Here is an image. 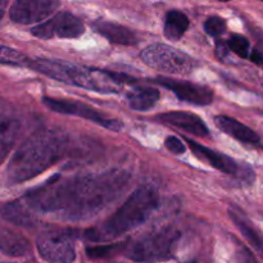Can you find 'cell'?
<instances>
[{"label": "cell", "instance_id": "1", "mask_svg": "<svg viewBox=\"0 0 263 263\" xmlns=\"http://www.w3.org/2000/svg\"><path fill=\"white\" fill-rule=\"evenodd\" d=\"M67 139L54 131H39L17 149L7 167V181L18 184L37 176L64 156Z\"/></svg>", "mask_w": 263, "mask_h": 263}, {"label": "cell", "instance_id": "2", "mask_svg": "<svg viewBox=\"0 0 263 263\" xmlns=\"http://www.w3.org/2000/svg\"><path fill=\"white\" fill-rule=\"evenodd\" d=\"M159 205L158 193L152 186L136 189L104 223L85 231L90 241H107L143 225Z\"/></svg>", "mask_w": 263, "mask_h": 263}, {"label": "cell", "instance_id": "3", "mask_svg": "<svg viewBox=\"0 0 263 263\" xmlns=\"http://www.w3.org/2000/svg\"><path fill=\"white\" fill-rule=\"evenodd\" d=\"M130 180L131 175L126 171H108L105 174L82 176L77 202L63 212V218L80 221L97 215L122 194Z\"/></svg>", "mask_w": 263, "mask_h": 263}, {"label": "cell", "instance_id": "4", "mask_svg": "<svg viewBox=\"0 0 263 263\" xmlns=\"http://www.w3.org/2000/svg\"><path fill=\"white\" fill-rule=\"evenodd\" d=\"M28 68L51 77L57 81L90 90V91L103 92V94L118 92L115 85H110V82L113 81L104 73L103 69L84 68L76 64L68 63V62L48 58H37L35 61H30Z\"/></svg>", "mask_w": 263, "mask_h": 263}, {"label": "cell", "instance_id": "5", "mask_svg": "<svg viewBox=\"0 0 263 263\" xmlns=\"http://www.w3.org/2000/svg\"><path fill=\"white\" fill-rule=\"evenodd\" d=\"M180 231L172 226L145 234L126 249V256L139 263L168 261L175 257V249L180 240Z\"/></svg>", "mask_w": 263, "mask_h": 263}, {"label": "cell", "instance_id": "6", "mask_svg": "<svg viewBox=\"0 0 263 263\" xmlns=\"http://www.w3.org/2000/svg\"><path fill=\"white\" fill-rule=\"evenodd\" d=\"M140 57L146 66L170 74H189L195 67L192 57L166 44H152Z\"/></svg>", "mask_w": 263, "mask_h": 263}, {"label": "cell", "instance_id": "7", "mask_svg": "<svg viewBox=\"0 0 263 263\" xmlns=\"http://www.w3.org/2000/svg\"><path fill=\"white\" fill-rule=\"evenodd\" d=\"M36 248L41 258L48 263H72L76 258L74 236L69 230L44 231L36 239Z\"/></svg>", "mask_w": 263, "mask_h": 263}, {"label": "cell", "instance_id": "8", "mask_svg": "<svg viewBox=\"0 0 263 263\" xmlns=\"http://www.w3.org/2000/svg\"><path fill=\"white\" fill-rule=\"evenodd\" d=\"M43 103L45 107H48L53 112L85 118V120L91 121V122L97 123V125L102 126V127L107 128L109 131L118 133V131H121L123 128V123L121 121L108 117V116L98 112L95 108L84 104V103L76 102V100L54 99V98L44 97Z\"/></svg>", "mask_w": 263, "mask_h": 263}, {"label": "cell", "instance_id": "9", "mask_svg": "<svg viewBox=\"0 0 263 263\" xmlns=\"http://www.w3.org/2000/svg\"><path fill=\"white\" fill-rule=\"evenodd\" d=\"M184 141H186L190 151L197 158L208 163L213 168L218 170L226 175H230V176L240 177L247 182H252L254 180V174L248 164H239L235 159L230 158L226 154L207 148V146L202 145V144L197 143L189 138H184Z\"/></svg>", "mask_w": 263, "mask_h": 263}, {"label": "cell", "instance_id": "10", "mask_svg": "<svg viewBox=\"0 0 263 263\" xmlns=\"http://www.w3.org/2000/svg\"><path fill=\"white\" fill-rule=\"evenodd\" d=\"M85 32V26L77 15L69 12H59L50 20L31 28V33L41 40L53 37L77 39Z\"/></svg>", "mask_w": 263, "mask_h": 263}, {"label": "cell", "instance_id": "11", "mask_svg": "<svg viewBox=\"0 0 263 263\" xmlns=\"http://www.w3.org/2000/svg\"><path fill=\"white\" fill-rule=\"evenodd\" d=\"M59 5V0H15L9 8V18L17 25L37 23L51 15Z\"/></svg>", "mask_w": 263, "mask_h": 263}, {"label": "cell", "instance_id": "12", "mask_svg": "<svg viewBox=\"0 0 263 263\" xmlns=\"http://www.w3.org/2000/svg\"><path fill=\"white\" fill-rule=\"evenodd\" d=\"M152 82L168 89L174 92L176 98L181 102L189 103L193 105H208L213 102V91L208 86L194 84L190 81L170 79V77L159 76L152 79Z\"/></svg>", "mask_w": 263, "mask_h": 263}, {"label": "cell", "instance_id": "13", "mask_svg": "<svg viewBox=\"0 0 263 263\" xmlns=\"http://www.w3.org/2000/svg\"><path fill=\"white\" fill-rule=\"evenodd\" d=\"M157 122L166 123V125L176 127L179 130L185 131L187 134L198 136V138H205L210 135V130L203 122L202 118L195 113L185 112V110H171V112L161 113L154 117Z\"/></svg>", "mask_w": 263, "mask_h": 263}, {"label": "cell", "instance_id": "14", "mask_svg": "<svg viewBox=\"0 0 263 263\" xmlns=\"http://www.w3.org/2000/svg\"><path fill=\"white\" fill-rule=\"evenodd\" d=\"M92 28L112 44L134 46L139 43V37L136 32H134L133 30H130L126 26L120 25V23L98 20L92 23Z\"/></svg>", "mask_w": 263, "mask_h": 263}, {"label": "cell", "instance_id": "15", "mask_svg": "<svg viewBox=\"0 0 263 263\" xmlns=\"http://www.w3.org/2000/svg\"><path fill=\"white\" fill-rule=\"evenodd\" d=\"M215 123L222 133L228 134L229 136L241 141V143L258 145L261 141V136L256 131L252 130L244 123L239 122L235 118H231L229 116H217L215 117Z\"/></svg>", "mask_w": 263, "mask_h": 263}, {"label": "cell", "instance_id": "16", "mask_svg": "<svg viewBox=\"0 0 263 263\" xmlns=\"http://www.w3.org/2000/svg\"><path fill=\"white\" fill-rule=\"evenodd\" d=\"M229 216L233 220V222L235 223L236 228L239 229L241 235L247 239V241L263 257V238L261 234L258 233V230L254 228L253 223L249 221V218L244 215L243 211L239 207L231 205L229 208Z\"/></svg>", "mask_w": 263, "mask_h": 263}, {"label": "cell", "instance_id": "17", "mask_svg": "<svg viewBox=\"0 0 263 263\" xmlns=\"http://www.w3.org/2000/svg\"><path fill=\"white\" fill-rule=\"evenodd\" d=\"M159 97H161L159 90H157L156 87H135L126 94L130 108L138 112H144L153 108L159 100Z\"/></svg>", "mask_w": 263, "mask_h": 263}, {"label": "cell", "instance_id": "18", "mask_svg": "<svg viewBox=\"0 0 263 263\" xmlns=\"http://www.w3.org/2000/svg\"><path fill=\"white\" fill-rule=\"evenodd\" d=\"M189 18L180 10H170L164 17L163 35L171 41H179L189 28Z\"/></svg>", "mask_w": 263, "mask_h": 263}, {"label": "cell", "instance_id": "19", "mask_svg": "<svg viewBox=\"0 0 263 263\" xmlns=\"http://www.w3.org/2000/svg\"><path fill=\"white\" fill-rule=\"evenodd\" d=\"M3 217L4 220L23 228H30L35 222L31 210L22 202V199L3 205Z\"/></svg>", "mask_w": 263, "mask_h": 263}, {"label": "cell", "instance_id": "20", "mask_svg": "<svg viewBox=\"0 0 263 263\" xmlns=\"http://www.w3.org/2000/svg\"><path fill=\"white\" fill-rule=\"evenodd\" d=\"M2 252L5 256L21 257L26 256L30 252V243L25 236L13 231H2Z\"/></svg>", "mask_w": 263, "mask_h": 263}, {"label": "cell", "instance_id": "21", "mask_svg": "<svg viewBox=\"0 0 263 263\" xmlns=\"http://www.w3.org/2000/svg\"><path fill=\"white\" fill-rule=\"evenodd\" d=\"M18 130H20V122L15 120H2V127H0V144H2V159L7 157L8 151L14 144L15 138H17Z\"/></svg>", "mask_w": 263, "mask_h": 263}, {"label": "cell", "instance_id": "22", "mask_svg": "<svg viewBox=\"0 0 263 263\" xmlns=\"http://www.w3.org/2000/svg\"><path fill=\"white\" fill-rule=\"evenodd\" d=\"M127 248V243H117V244H107V246H95L86 248L87 257L92 259H103L112 258L117 256L121 252Z\"/></svg>", "mask_w": 263, "mask_h": 263}, {"label": "cell", "instance_id": "23", "mask_svg": "<svg viewBox=\"0 0 263 263\" xmlns=\"http://www.w3.org/2000/svg\"><path fill=\"white\" fill-rule=\"evenodd\" d=\"M228 46L230 49V51L235 53L240 58H249V54H251V43H249V40L246 36L239 35V33L235 35L234 33L228 40Z\"/></svg>", "mask_w": 263, "mask_h": 263}, {"label": "cell", "instance_id": "24", "mask_svg": "<svg viewBox=\"0 0 263 263\" xmlns=\"http://www.w3.org/2000/svg\"><path fill=\"white\" fill-rule=\"evenodd\" d=\"M0 61L3 64H9V66H21L28 67L31 59L23 55L20 51L14 50L8 46H2V54H0Z\"/></svg>", "mask_w": 263, "mask_h": 263}, {"label": "cell", "instance_id": "25", "mask_svg": "<svg viewBox=\"0 0 263 263\" xmlns=\"http://www.w3.org/2000/svg\"><path fill=\"white\" fill-rule=\"evenodd\" d=\"M204 31L212 37H221L226 32V22L218 15H211L204 22Z\"/></svg>", "mask_w": 263, "mask_h": 263}, {"label": "cell", "instance_id": "26", "mask_svg": "<svg viewBox=\"0 0 263 263\" xmlns=\"http://www.w3.org/2000/svg\"><path fill=\"white\" fill-rule=\"evenodd\" d=\"M164 145L171 153L174 154H184L185 153V144L176 136H168L164 140Z\"/></svg>", "mask_w": 263, "mask_h": 263}, {"label": "cell", "instance_id": "27", "mask_svg": "<svg viewBox=\"0 0 263 263\" xmlns=\"http://www.w3.org/2000/svg\"><path fill=\"white\" fill-rule=\"evenodd\" d=\"M228 50H230L228 46V43H222V41L218 40L217 44H216V54L220 59H223L226 55H228Z\"/></svg>", "mask_w": 263, "mask_h": 263}, {"label": "cell", "instance_id": "28", "mask_svg": "<svg viewBox=\"0 0 263 263\" xmlns=\"http://www.w3.org/2000/svg\"><path fill=\"white\" fill-rule=\"evenodd\" d=\"M239 263H257V261L248 249H241L239 253Z\"/></svg>", "mask_w": 263, "mask_h": 263}, {"label": "cell", "instance_id": "29", "mask_svg": "<svg viewBox=\"0 0 263 263\" xmlns=\"http://www.w3.org/2000/svg\"><path fill=\"white\" fill-rule=\"evenodd\" d=\"M249 59H251V62H253L254 64H257V66H261V64H263V54L258 50V49H253V50L251 51V54H249Z\"/></svg>", "mask_w": 263, "mask_h": 263}, {"label": "cell", "instance_id": "30", "mask_svg": "<svg viewBox=\"0 0 263 263\" xmlns=\"http://www.w3.org/2000/svg\"><path fill=\"white\" fill-rule=\"evenodd\" d=\"M218 2H222V3H226V2H231V0H218Z\"/></svg>", "mask_w": 263, "mask_h": 263}, {"label": "cell", "instance_id": "31", "mask_svg": "<svg viewBox=\"0 0 263 263\" xmlns=\"http://www.w3.org/2000/svg\"><path fill=\"white\" fill-rule=\"evenodd\" d=\"M261 2H263V0H261Z\"/></svg>", "mask_w": 263, "mask_h": 263}]
</instances>
